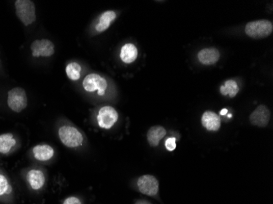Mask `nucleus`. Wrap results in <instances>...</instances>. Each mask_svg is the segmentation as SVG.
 <instances>
[{
    "label": "nucleus",
    "mask_w": 273,
    "mask_h": 204,
    "mask_svg": "<svg viewBox=\"0 0 273 204\" xmlns=\"http://www.w3.org/2000/svg\"><path fill=\"white\" fill-rule=\"evenodd\" d=\"M16 13L17 17L24 26H28L33 24L36 20L35 6L34 2L29 0H17L15 2Z\"/></svg>",
    "instance_id": "nucleus-1"
},
{
    "label": "nucleus",
    "mask_w": 273,
    "mask_h": 204,
    "mask_svg": "<svg viewBox=\"0 0 273 204\" xmlns=\"http://www.w3.org/2000/svg\"><path fill=\"white\" fill-rule=\"evenodd\" d=\"M82 85L87 93H97L101 97L105 95L108 88V80L98 74L88 75L83 78Z\"/></svg>",
    "instance_id": "nucleus-2"
},
{
    "label": "nucleus",
    "mask_w": 273,
    "mask_h": 204,
    "mask_svg": "<svg viewBox=\"0 0 273 204\" xmlns=\"http://www.w3.org/2000/svg\"><path fill=\"white\" fill-rule=\"evenodd\" d=\"M246 33L253 39H264L269 37L273 31V25L268 20H260L249 22L246 26Z\"/></svg>",
    "instance_id": "nucleus-3"
},
{
    "label": "nucleus",
    "mask_w": 273,
    "mask_h": 204,
    "mask_svg": "<svg viewBox=\"0 0 273 204\" xmlns=\"http://www.w3.org/2000/svg\"><path fill=\"white\" fill-rule=\"evenodd\" d=\"M59 138L69 148H76L83 144V135L75 127L62 126L58 130Z\"/></svg>",
    "instance_id": "nucleus-4"
},
{
    "label": "nucleus",
    "mask_w": 273,
    "mask_h": 204,
    "mask_svg": "<svg viewBox=\"0 0 273 204\" xmlns=\"http://www.w3.org/2000/svg\"><path fill=\"white\" fill-rule=\"evenodd\" d=\"M7 105L12 111L20 113L27 108L28 104L27 93L23 88H13L7 93Z\"/></svg>",
    "instance_id": "nucleus-5"
},
{
    "label": "nucleus",
    "mask_w": 273,
    "mask_h": 204,
    "mask_svg": "<svg viewBox=\"0 0 273 204\" xmlns=\"http://www.w3.org/2000/svg\"><path fill=\"white\" fill-rule=\"evenodd\" d=\"M118 119L119 114L116 109L109 105L102 107L97 116L98 126L103 129L111 128L118 121Z\"/></svg>",
    "instance_id": "nucleus-6"
},
{
    "label": "nucleus",
    "mask_w": 273,
    "mask_h": 204,
    "mask_svg": "<svg viewBox=\"0 0 273 204\" xmlns=\"http://www.w3.org/2000/svg\"><path fill=\"white\" fill-rule=\"evenodd\" d=\"M32 56L34 57H50L55 52L54 43L49 39H36L30 45Z\"/></svg>",
    "instance_id": "nucleus-7"
},
{
    "label": "nucleus",
    "mask_w": 273,
    "mask_h": 204,
    "mask_svg": "<svg viewBox=\"0 0 273 204\" xmlns=\"http://www.w3.org/2000/svg\"><path fill=\"white\" fill-rule=\"evenodd\" d=\"M136 184L139 191L143 195L155 196L158 193L159 181L153 176H141L138 178Z\"/></svg>",
    "instance_id": "nucleus-8"
},
{
    "label": "nucleus",
    "mask_w": 273,
    "mask_h": 204,
    "mask_svg": "<svg viewBox=\"0 0 273 204\" xmlns=\"http://www.w3.org/2000/svg\"><path fill=\"white\" fill-rule=\"evenodd\" d=\"M270 110L265 105H259L255 110L252 112L249 116V122L254 126L265 128L270 121Z\"/></svg>",
    "instance_id": "nucleus-9"
},
{
    "label": "nucleus",
    "mask_w": 273,
    "mask_h": 204,
    "mask_svg": "<svg viewBox=\"0 0 273 204\" xmlns=\"http://www.w3.org/2000/svg\"><path fill=\"white\" fill-rule=\"evenodd\" d=\"M201 124L208 131H216L221 126V119L215 112L206 111L201 117Z\"/></svg>",
    "instance_id": "nucleus-10"
},
{
    "label": "nucleus",
    "mask_w": 273,
    "mask_h": 204,
    "mask_svg": "<svg viewBox=\"0 0 273 204\" xmlns=\"http://www.w3.org/2000/svg\"><path fill=\"white\" fill-rule=\"evenodd\" d=\"M197 56L200 63L205 66H211L217 63L219 60L220 53L216 49H205L198 52Z\"/></svg>",
    "instance_id": "nucleus-11"
},
{
    "label": "nucleus",
    "mask_w": 273,
    "mask_h": 204,
    "mask_svg": "<svg viewBox=\"0 0 273 204\" xmlns=\"http://www.w3.org/2000/svg\"><path fill=\"white\" fill-rule=\"evenodd\" d=\"M116 17H117V15L115 12L111 11V10L103 12L99 17L98 23L96 25L95 29L97 32L103 33V32L106 31L110 26V25L112 24L113 22L116 19Z\"/></svg>",
    "instance_id": "nucleus-12"
},
{
    "label": "nucleus",
    "mask_w": 273,
    "mask_h": 204,
    "mask_svg": "<svg viewBox=\"0 0 273 204\" xmlns=\"http://www.w3.org/2000/svg\"><path fill=\"white\" fill-rule=\"evenodd\" d=\"M138 55V51L135 44L131 43L125 44L121 48L120 56L121 61L125 64H131L136 61Z\"/></svg>",
    "instance_id": "nucleus-13"
},
{
    "label": "nucleus",
    "mask_w": 273,
    "mask_h": 204,
    "mask_svg": "<svg viewBox=\"0 0 273 204\" xmlns=\"http://www.w3.org/2000/svg\"><path fill=\"white\" fill-rule=\"evenodd\" d=\"M27 180L33 190H39L44 185L45 177L41 171L33 169L27 174Z\"/></svg>",
    "instance_id": "nucleus-14"
},
{
    "label": "nucleus",
    "mask_w": 273,
    "mask_h": 204,
    "mask_svg": "<svg viewBox=\"0 0 273 204\" xmlns=\"http://www.w3.org/2000/svg\"><path fill=\"white\" fill-rule=\"evenodd\" d=\"M166 135V130L161 126H154L147 131V141L150 146L156 147L158 146L160 141Z\"/></svg>",
    "instance_id": "nucleus-15"
},
{
    "label": "nucleus",
    "mask_w": 273,
    "mask_h": 204,
    "mask_svg": "<svg viewBox=\"0 0 273 204\" xmlns=\"http://www.w3.org/2000/svg\"><path fill=\"white\" fill-rule=\"evenodd\" d=\"M33 154L37 160L48 161L54 155V150L49 145H38L33 149Z\"/></svg>",
    "instance_id": "nucleus-16"
},
{
    "label": "nucleus",
    "mask_w": 273,
    "mask_h": 204,
    "mask_svg": "<svg viewBox=\"0 0 273 204\" xmlns=\"http://www.w3.org/2000/svg\"><path fill=\"white\" fill-rule=\"evenodd\" d=\"M16 145V140L11 133L0 135V153H7Z\"/></svg>",
    "instance_id": "nucleus-17"
},
{
    "label": "nucleus",
    "mask_w": 273,
    "mask_h": 204,
    "mask_svg": "<svg viewBox=\"0 0 273 204\" xmlns=\"http://www.w3.org/2000/svg\"><path fill=\"white\" fill-rule=\"evenodd\" d=\"M81 71L82 67L78 62L71 61L67 64L66 67V74L71 80L78 81L81 77Z\"/></svg>",
    "instance_id": "nucleus-18"
},
{
    "label": "nucleus",
    "mask_w": 273,
    "mask_h": 204,
    "mask_svg": "<svg viewBox=\"0 0 273 204\" xmlns=\"http://www.w3.org/2000/svg\"><path fill=\"white\" fill-rule=\"evenodd\" d=\"M220 93L223 96H228L229 98H235L239 93V87L234 80H227L224 85L220 88Z\"/></svg>",
    "instance_id": "nucleus-19"
},
{
    "label": "nucleus",
    "mask_w": 273,
    "mask_h": 204,
    "mask_svg": "<svg viewBox=\"0 0 273 204\" xmlns=\"http://www.w3.org/2000/svg\"><path fill=\"white\" fill-rule=\"evenodd\" d=\"M12 190L9 185L8 180L4 176L0 174V195H5L7 193H10Z\"/></svg>",
    "instance_id": "nucleus-20"
},
{
    "label": "nucleus",
    "mask_w": 273,
    "mask_h": 204,
    "mask_svg": "<svg viewBox=\"0 0 273 204\" xmlns=\"http://www.w3.org/2000/svg\"><path fill=\"white\" fill-rule=\"evenodd\" d=\"M165 148L168 151H173L176 149V139L174 137L168 138L165 141Z\"/></svg>",
    "instance_id": "nucleus-21"
},
{
    "label": "nucleus",
    "mask_w": 273,
    "mask_h": 204,
    "mask_svg": "<svg viewBox=\"0 0 273 204\" xmlns=\"http://www.w3.org/2000/svg\"><path fill=\"white\" fill-rule=\"evenodd\" d=\"M63 204H81V202L77 198L70 197L64 201Z\"/></svg>",
    "instance_id": "nucleus-22"
},
{
    "label": "nucleus",
    "mask_w": 273,
    "mask_h": 204,
    "mask_svg": "<svg viewBox=\"0 0 273 204\" xmlns=\"http://www.w3.org/2000/svg\"><path fill=\"white\" fill-rule=\"evenodd\" d=\"M227 109H223L222 110H221L220 112V114H222V115H225V114H227Z\"/></svg>",
    "instance_id": "nucleus-23"
}]
</instances>
